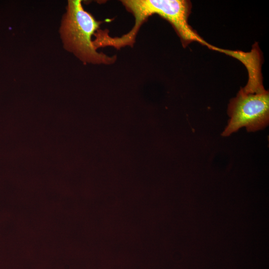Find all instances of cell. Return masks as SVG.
<instances>
[{"label": "cell", "instance_id": "cell-1", "mask_svg": "<svg viewBox=\"0 0 269 269\" xmlns=\"http://www.w3.org/2000/svg\"><path fill=\"white\" fill-rule=\"evenodd\" d=\"M127 9L134 16L135 23L132 30L120 37H116V45L132 46L142 23L149 16L157 14L169 21L179 35L184 46L197 42L216 50L217 47L204 40L188 24L191 3L185 0H124L122 1Z\"/></svg>", "mask_w": 269, "mask_h": 269}, {"label": "cell", "instance_id": "cell-2", "mask_svg": "<svg viewBox=\"0 0 269 269\" xmlns=\"http://www.w3.org/2000/svg\"><path fill=\"white\" fill-rule=\"evenodd\" d=\"M100 22L83 7L81 0H69L63 18L61 33L66 48L82 61L95 64H111L116 57L98 53L92 36L99 28Z\"/></svg>", "mask_w": 269, "mask_h": 269}, {"label": "cell", "instance_id": "cell-3", "mask_svg": "<svg viewBox=\"0 0 269 269\" xmlns=\"http://www.w3.org/2000/svg\"><path fill=\"white\" fill-rule=\"evenodd\" d=\"M228 114L230 119L223 136H229L243 127L248 132L264 129L269 121V91L247 94L241 89L236 97L231 100Z\"/></svg>", "mask_w": 269, "mask_h": 269}, {"label": "cell", "instance_id": "cell-4", "mask_svg": "<svg viewBox=\"0 0 269 269\" xmlns=\"http://www.w3.org/2000/svg\"><path fill=\"white\" fill-rule=\"evenodd\" d=\"M257 46H254L251 52L223 49L222 53L236 58L246 66L249 73V80L243 90L247 94H255L264 91L261 72V57Z\"/></svg>", "mask_w": 269, "mask_h": 269}]
</instances>
